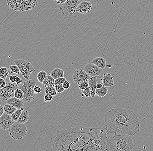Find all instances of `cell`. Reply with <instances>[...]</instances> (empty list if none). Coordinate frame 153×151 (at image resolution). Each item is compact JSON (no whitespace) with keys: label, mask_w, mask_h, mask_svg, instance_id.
Here are the masks:
<instances>
[{"label":"cell","mask_w":153,"mask_h":151,"mask_svg":"<svg viewBox=\"0 0 153 151\" xmlns=\"http://www.w3.org/2000/svg\"><path fill=\"white\" fill-rule=\"evenodd\" d=\"M94 128L77 126L57 132L52 151H96Z\"/></svg>","instance_id":"cell-1"},{"label":"cell","mask_w":153,"mask_h":151,"mask_svg":"<svg viewBox=\"0 0 153 151\" xmlns=\"http://www.w3.org/2000/svg\"><path fill=\"white\" fill-rule=\"evenodd\" d=\"M105 121L108 138L118 135L133 136L140 131V122L137 115L128 109H111L105 114Z\"/></svg>","instance_id":"cell-2"},{"label":"cell","mask_w":153,"mask_h":151,"mask_svg":"<svg viewBox=\"0 0 153 151\" xmlns=\"http://www.w3.org/2000/svg\"><path fill=\"white\" fill-rule=\"evenodd\" d=\"M132 136L118 135L113 138H108L107 146L108 151H130L133 149Z\"/></svg>","instance_id":"cell-3"},{"label":"cell","mask_w":153,"mask_h":151,"mask_svg":"<svg viewBox=\"0 0 153 151\" xmlns=\"http://www.w3.org/2000/svg\"><path fill=\"white\" fill-rule=\"evenodd\" d=\"M7 3L12 10L19 12L32 10L38 4L37 0H7Z\"/></svg>","instance_id":"cell-4"},{"label":"cell","mask_w":153,"mask_h":151,"mask_svg":"<svg viewBox=\"0 0 153 151\" xmlns=\"http://www.w3.org/2000/svg\"><path fill=\"white\" fill-rule=\"evenodd\" d=\"M81 1L80 0H67L65 2L59 6L62 15L65 17H77L79 13L76 12V7Z\"/></svg>","instance_id":"cell-5"},{"label":"cell","mask_w":153,"mask_h":151,"mask_svg":"<svg viewBox=\"0 0 153 151\" xmlns=\"http://www.w3.org/2000/svg\"><path fill=\"white\" fill-rule=\"evenodd\" d=\"M36 82L33 79H30L24 82L23 85L20 87V89L23 91L25 97L23 99L25 102L30 103L33 101L36 97V94L34 91V88Z\"/></svg>","instance_id":"cell-6"},{"label":"cell","mask_w":153,"mask_h":151,"mask_svg":"<svg viewBox=\"0 0 153 151\" xmlns=\"http://www.w3.org/2000/svg\"><path fill=\"white\" fill-rule=\"evenodd\" d=\"M27 127L25 124L14 122L9 129L10 135L13 139L21 140L26 135Z\"/></svg>","instance_id":"cell-7"},{"label":"cell","mask_w":153,"mask_h":151,"mask_svg":"<svg viewBox=\"0 0 153 151\" xmlns=\"http://www.w3.org/2000/svg\"><path fill=\"white\" fill-rule=\"evenodd\" d=\"M14 63L19 67L20 72L24 78L28 80L31 74L35 70L32 64L28 61L23 59H15Z\"/></svg>","instance_id":"cell-8"},{"label":"cell","mask_w":153,"mask_h":151,"mask_svg":"<svg viewBox=\"0 0 153 151\" xmlns=\"http://www.w3.org/2000/svg\"><path fill=\"white\" fill-rule=\"evenodd\" d=\"M19 86L16 83H7L5 87L0 89V99L1 101L6 102L9 98L14 96L15 90Z\"/></svg>","instance_id":"cell-9"},{"label":"cell","mask_w":153,"mask_h":151,"mask_svg":"<svg viewBox=\"0 0 153 151\" xmlns=\"http://www.w3.org/2000/svg\"><path fill=\"white\" fill-rule=\"evenodd\" d=\"M72 77L74 83L79 85L84 81L89 80L91 77L86 73L84 69L79 68L74 71Z\"/></svg>","instance_id":"cell-10"},{"label":"cell","mask_w":153,"mask_h":151,"mask_svg":"<svg viewBox=\"0 0 153 151\" xmlns=\"http://www.w3.org/2000/svg\"><path fill=\"white\" fill-rule=\"evenodd\" d=\"M84 70L91 77L99 76L102 74L103 71L102 69L92 62L86 64L84 66Z\"/></svg>","instance_id":"cell-11"},{"label":"cell","mask_w":153,"mask_h":151,"mask_svg":"<svg viewBox=\"0 0 153 151\" xmlns=\"http://www.w3.org/2000/svg\"><path fill=\"white\" fill-rule=\"evenodd\" d=\"M14 121L11 115L7 114L6 113L3 114L0 117V127L1 129L4 130L9 129L14 123Z\"/></svg>","instance_id":"cell-12"},{"label":"cell","mask_w":153,"mask_h":151,"mask_svg":"<svg viewBox=\"0 0 153 151\" xmlns=\"http://www.w3.org/2000/svg\"><path fill=\"white\" fill-rule=\"evenodd\" d=\"M93 4L88 1H81L76 7V12L85 14L89 12L93 7Z\"/></svg>","instance_id":"cell-13"},{"label":"cell","mask_w":153,"mask_h":151,"mask_svg":"<svg viewBox=\"0 0 153 151\" xmlns=\"http://www.w3.org/2000/svg\"><path fill=\"white\" fill-rule=\"evenodd\" d=\"M101 81L103 86L107 87H110L114 85V77L109 73L104 74Z\"/></svg>","instance_id":"cell-14"},{"label":"cell","mask_w":153,"mask_h":151,"mask_svg":"<svg viewBox=\"0 0 153 151\" xmlns=\"http://www.w3.org/2000/svg\"><path fill=\"white\" fill-rule=\"evenodd\" d=\"M24 102L23 99H20L13 96L6 101L7 103L14 106L17 109H24Z\"/></svg>","instance_id":"cell-15"},{"label":"cell","mask_w":153,"mask_h":151,"mask_svg":"<svg viewBox=\"0 0 153 151\" xmlns=\"http://www.w3.org/2000/svg\"><path fill=\"white\" fill-rule=\"evenodd\" d=\"M97 76L91 77L88 80L89 86L90 89L91 97L94 98L96 95L95 91L96 90L97 84Z\"/></svg>","instance_id":"cell-16"},{"label":"cell","mask_w":153,"mask_h":151,"mask_svg":"<svg viewBox=\"0 0 153 151\" xmlns=\"http://www.w3.org/2000/svg\"><path fill=\"white\" fill-rule=\"evenodd\" d=\"M92 63L102 69H105L106 67V60L102 57L94 58L92 61Z\"/></svg>","instance_id":"cell-17"},{"label":"cell","mask_w":153,"mask_h":151,"mask_svg":"<svg viewBox=\"0 0 153 151\" xmlns=\"http://www.w3.org/2000/svg\"><path fill=\"white\" fill-rule=\"evenodd\" d=\"M55 79L51 76V74H48L46 78L43 82V86L45 88L49 86H54L55 85Z\"/></svg>","instance_id":"cell-18"},{"label":"cell","mask_w":153,"mask_h":151,"mask_svg":"<svg viewBox=\"0 0 153 151\" xmlns=\"http://www.w3.org/2000/svg\"><path fill=\"white\" fill-rule=\"evenodd\" d=\"M50 74L51 76L55 79L64 77L65 76L64 71L59 68H56L54 69Z\"/></svg>","instance_id":"cell-19"},{"label":"cell","mask_w":153,"mask_h":151,"mask_svg":"<svg viewBox=\"0 0 153 151\" xmlns=\"http://www.w3.org/2000/svg\"><path fill=\"white\" fill-rule=\"evenodd\" d=\"M29 118L30 116L27 110L23 111L21 114L17 122L18 123L25 124L26 122H28Z\"/></svg>","instance_id":"cell-20"},{"label":"cell","mask_w":153,"mask_h":151,"mask_svg":"<svg viewBox=\"0 0 153 151\" xmlns=\"http://www.w3.org/2000/svg\"><path fill=\"white\" fill-rule=\"evenodd\" d=\"M108 92V89L107 87L103 86L100 89H96L95 91L96 95L100 97H104L107 95Z\"/></svg>","instance_id":"cell-21"},{"label":"cell","mask_w":153,"mask_h":151,"mask_svg":"<svg viewBox=\"0 0 153 151\" xmlns=\"http://www.w3.org/2000/svg\"><path fill=\"white\" fill-rule=\"evenodd\" d=\"M4 112L9 115H11L17 109L16 108L14 107V106L7 103L4 105Z\"/></svg>","instance_id":"cell-22"},{"label":"cell","mask_w":153,"mask_h":151,"mask_svg":"<svg viewBox=\"0 0 153 151\" xmlns=\"http://www.w3.org/2000/svg\"><path fill=\"white\" fill-rule=\"evenodd\" d=\"M45 94H51L53 96H56L57 93L54 86H49L45 88Z\"/></svg>","instance_id":"cell-23"},{"label":"cell","mask_w":153,"mask_h":151,"mask_svg":"<svg viewBox=\"0 0 153 151\" xmlns=\"http://www.w3.org/2000/svg\"><path fill=\"white\" fill-rule=\"evenodd\" d=\"M47 75L48 74L46 72L44 71H42L38 72V74H37V79L40 83H42L45 79L46 78Z\"/></svg>","instance_id":"cell-24"},{"label":"cell","mask_w":153,"mask_h":151,"mask_svg":"<svg viewBox=\"0 0 153 151\" xmlns=\"http://www.w3.org/2000/svg\"><path fill=\"white\" fill-rule=\"evenodd\" d=\"M14 96L19 99H23L25 97V94L23 91L20 88L16 89L14 92Z\"/></svg>","instance_id":"cell-25"},{"label":"cell","mask_w":153,"mask_h":151,"mask_svg":"<svg viewBox=\"0 0 153 151\" xmlns=\"http://www.w3.org/2000/svg\"><path fill=\"white\" fill-rule=\"evenodd\" d=\"M23 110L24 109H17V110L15 112L13 113L11 115H10L14 122H17Z\"/></svg>","instance_id":"cell-26"},{"label":"cell","mask_w":153,"mask_h":151,"mask_svg":"<svg viewBox=\"0 0 153 151\" xmlns=\"http://www.w3.org/2000/svg\"><path fill=\"white\" fill-rule=\"evenodd\" d=\"M9 74L7 69L6 67H1V73H0V77L1 78L6 79L7 78Z\"/></svg>","instance_id":"cell-27"},{"label":"cell","mask_w":153,"mask_h":151,"mask_svg":"<svg viewBox=\"0 0 153 151\" xmlns=\"http://www.w3.org/2000/svg\"><path fill=\"white\" fill-rule=\"evenodd\" d=\"M9 69L11 73L15 74H19L21 73L20 69L19 67L16 65H11L9 67Z\"/></svg>","instance_id":"cell-28"},{"label":"cell","mask_w":153,"mask_h":151,"mask_svg":"<svg viewBox=\"0 0 153 151\" xmlns=\"http://www.w3.org/2000/svg\"><path fill=\"white\" fill-rule=\"evenodd\" d=\"M82 97L85 96L86 97H89L91 96V92L89 86L86 88L85 90L82 91V93L81 94Z\"/></svg>","instance_id":"cell-29"},{"label":"cell","mask_w":153,"mask_h":151,"mask_svg":"<svg viewBox=\"0 0 153 151\" xmlns=\"http://www.w3.org/2000/svg\"><path fill=\"white\" fill-rule=\"evenodd\" d=\"M54 87H55L56 91L58 93H62V92H64V91L65 90L63 87V84L55 85Z\"/></svg>","instance_id":"cell-30"},{"label":"cell","mask_w":153,"mask_h":151,"mask_svg":"<svg viewBox=\"0 0 153 151\" xmlns=\"http://www.w3.org/2000/svg\"><path fill=\"white\" fill-rule=\"evenodd\" d=\"M78 87L81 91L84 90L86 88L89 86L88 80V81H84L79 84Z\"/></svg>","instance_id":"cell-31"},{"label":"cell","mask_w":153,"mask_h":151,"mask_svg":"<svg viewBox=\"0 0 153 151\" xmlns=\"http://www.w3.org/2000/svg\"><path fill=\"white\" fill-rule=\"evenodd\" d=\"M149 117L153 122V97L150 103V110H149Z\"/></svg>","instance_id":"cell-32"},{"label":"cell","mask_w":153,"mask_h":151,"mask_svg":"<svg viewBox=\"0 0 153 151\" xmlns=\"http://www.w3.org/2000/svg\"><path fill=\"white\" fill-rule=\"evenodd\" d=\"M66 78L65 77H62L55 79V85H58V84H63V83L66 81Z\"/></svg>","instance_id":"cell-33"},{"label":"cell","mask_w":153,"mask_h":151,"mask_svg":"<svg viewBox=\"0 0 153 151\" xmlns=\"http://www.w3.org/2000/svg\"><path fill=\"white\" fill-rule=\"evenodd\" d=\"M53 96L52 95H51V94H46L44 95V101L45 102H50L51 100H52L53 98Z\"/></svg>","instance_id":"cell-34"},{"label":"cell","mask_w":153,"mask_h":151,"mask_svg":"<svg viewBox=\"0 0 153 151\" xmlns=\"http://www.w3.org/2000/svg\"><path fill=\"white\" fill-rule=\"evenodd\" d=\"M105 0H88V1L90 2L93 5H98Z\"/></svg>","instance_id":"cell-35"},{"label":"cell","mask_w":153,"mask_h":151,"mask_svg":"<svg viewBox=\"0 0 153 151\" xmlns=\"http://www.w3.org/2000/svg\"><path fill=\"white\" fill-rule=\"evenodd\" d=\"M63 86L64 87V89L65 90L68 89H69L71 86V83L69 82L68 80L65 81L64 83H63Z\"/></svg>","instance_id":"cell-36"},{"label":"cell","mask_w":153,"mask_h":151,"mask_svg":"<svg viewBox=\"0 0 153 151\" xmlns=\"http://www.w3.org/2000/svg\"><path fill=\"white\" fill-rule=\"evenodd\" d=\"M0 82H1V85H0V89H2V88L5 87L6 86L7 83L5 79L2 78H0Z\"/></svg>","instance_id":"cell-37"},{"label":"cell","mask_w":153,"mask_h":151,"mask_svg":"<svg viewBox=\"0 0 153 151\" xmlns=\"http://www.w3.org/2000/svg\"><path fill=\"white\" fill-rule=\"evenodd\" d=\"M34 91L36 94H38L42 91V88L39 86H35L34 88Z\"/></svg>","instance_id":"cell-38"},{"label":"cell","mask_w":153,"mask_h":151,"mask_svg":"<svg viewBox=\"0 0 153 151\" xmlns=\"http://www.w3.org/2000/svg\"><path fill=\"white\" fill-rule=\"evenodd\" d=\"M16 76H17V75H11L9 76L8 79H9V81H10V83H15Z\"/></svg>","instance_id":"cell-39"},{"label":"cell","mask_w":153,"mask_h":151,"mask_svg":"<svg viewBox=\"0 0 153 151\" xmlns=\"http://www.w3.org/2000/svg\"><path fill=\"white\" fill-rule=\"evenodd\" d=\"M22 82L23 80H22L20 77L18 76H16V81H15V83L17 84V85H18L19 86L21 85V84L22 83Z\"/></svg>","instance_id":"cell-40"},{"label":"cell","mask_w":153,"mask_h":151,"mask_svg":"<svg viewBox=\"0 0 153 151\" xmlns=\"http://www.w3.org/2000/svg\"><path fill=\"white\" fill-rule=\"evenodd\" d=\"M54 1H55L58 4H60V5H61V4H64V3L67 0H54Z\"/></svg>","instance_id":"cell-41"},{"label":"cell","mask_w":153,"mask_h":151,"mask_svg":"<svg viewBox=\"0 0 153 151\" xmlns=\"http://www.w3.org/2000/svg\"><path fill=\"white\" fill-rule=\"evenodd\" d=\"M4 113V107L2 106H0V117L3 115Z\"/></svg>","instance_id":"cell-42"},{"label":"cell","mask_w":153,"mask_h":151,"mask_svg":"<svg viewBox=\"0 0 153 151\" xmlns=\"http://www.w3.org/2000/svg\"><path fill=\"white\" fill-rule=\"evenodd\" d=\"M103 85H102V84H101V83H97L96 86L97 89H100V88H102V87H103Z\"/></svg>","instance_id":"cell-43"},{"label":"cell","mask_w":153,"mask_h":151,"mask_svg":"<svg viewBox=\"0 0 153 151\" xmlns=\"http://www.w3.org/2000/svg\"><path fill=\"white\" fill-rule=\"evenodd\" d=\"M81 1H88V0H80Z\"/></svg>","instance_id":"cell-44"},{"label":"cell","mask_w":153,"mask_h":151,"mask_svg":"<svg viewBox=\"0 0 153 151\" xmlns=\"http://www.w3.org/2000/svg\"><path fill=\"white\" fill-rule=\"evenodd\" d=\"M152 85H153V83H152Z\"/></svg>","instance_id":"cell-45"}]
</instances>
